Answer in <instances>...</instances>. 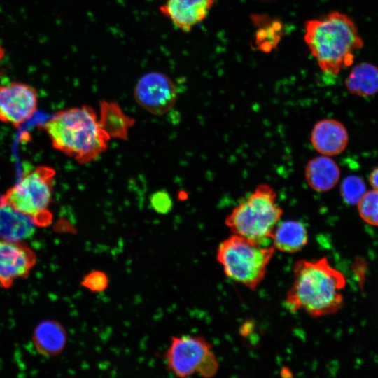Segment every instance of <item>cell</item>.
<instances>
[{
	"instance_id": "obj_1",
	"label": "cell",
	"mask_w": 378,
	"mask_h": 378,
	"mask_svg": "<svg viewBox=\"0 0 378 378\" xmlns=\"http://www.w3.org/2000/svg\"><path fill=\"white\" fill-rule=\"evenodd\" d=\"M293 277L285 298L286 308L290 312H303L318 318L335 314L344 305L346 278L326 257L297 260Z\"/></svg>"
},
{
	"instance_id": "obj_2",
	"label": "cell",
	"mask_w": 378,
	"mask_h": 378,
	"mask_svg": "<svg viewBox=\"0 0 378 378\" xmlns=\"http://www.w3.org/2000/svg\"><path fill=\"white\" fill-rule=\"evenodd\" d=\"M304 28V41L310 53L320 69L330 76L350 67L356 53L364 46L355 22L337 10L307 20Z\"/></svg>"
},
{
	"instance_id": "obj_3",
	"label": "cell",
	"mask_w": 378,
	"mask_h": 378,
	"mask_svg": "<svg viewBox=\"0 0 378 378\" xmlns=\"http://www.w3.org/2000/svg\"><path fill=\"white\" fill-rule=\"evenodd\" d=\"M42 127L55 148L81 164L95 160L110 139L94 109L87 105L59 111Z\"/></svg>"
},
{
	"instance_id": "obj_4",
	"label": "cell",
	"mask_w": 378,
	"mask_h": 378,
	"mask_svg": "<svg viewBox=\"0 0 378 378\" xmlns=\"http://www.w3.org/2000/svg\"><path fill=\"white\" fill-rule=\"evenodd\" d=\"M282 214L274 189L267 183H260L232 210L225 223L233 234L259 245L270 246Z\"/></svg>"
},
{
	"instance_id": "obj_5",
	"label": "cell",
	"mask_w": 378,
	"mask_h": 378,
	"mask_svg": "<svg viewBox=\"0 0 378 378\" xmlns=\"http://www.w3.org/2000/svg\"><path fill=\"white\" fill-rule=\"evenodd\" d=\"M276 249L231 234L218 246L216 259L230 279L254 290L263 281Z\"/></svg>"
},
{
	"instance_id": "obj_6",
	"label": "cell",
	"mask_w": 378,
	"mask_h": 378,
	"mask_svg": "<svg viewBox=\"0 0 378 378\" xmlns=\"http://www.w3.org/2000/svg\"><path fill=\"white\" fill-rule=\"evenodd\" d=\"M55 171L38 166L25 174L0 197V206L8 205L29 217L35 225H48L52 220L49 206L52 200Z\"/></svg>"
},
{
	"instance_id": "obj_7",
	"label": "cell",
	"mask_w": 378,
	"mask_h": 378,
	"mask_svg": "<svg viewBox=\"0 0 378 378\" xmlns=\"http://www.w3.org/2000/svg\"><path fill=\"white\" fill-rule=\"evenodd\" d=\"M164 358L168 370L181 378L195 373L210 378L219 368L211 344L200 335L172 337Z\"/></svg>"
},
{
	"instance_id": "obj_8",
	"label": "cell",
	"mask_w": 378,
	"mask_h": 378,
	"mask_svg": "<svg viewBox=\"0 0 378 378\" xmlns=\"http://www.w3.org/2000/svg\"><path fill=\"white\" fill-rule=\"evenodd\" d=\"M134 98L144 109L154 115H162L176 103L177 91L172 80L159 71L142 76L134 88Z\"/></svg>"
},
{
	"instance_id": "obj_9",
	"label": "cell",
	"mask_w": 378,
	"mask_h": 378,
	"mask_svg": "<svg viewBox=\"0 0 378 378\" xmlns=\"http://www.w3.org/2000/svg\"><path fill=\"white\" fill-rule=\"evenodd\" d=\"M37 96L36 90L24 83L0 85V120L18 127L36 112Z\"/></svg>"
},
{
	"instance_id": "obj_10",
	"label": "cell",
	"mask_w": 378,
	"mask_h": 378,
	"mask_svg": "<svg viewBox=\"0 0 378 378\" xmlns=\"http://www.w3.org/2000/svg\"><path fill=\"white\" fill-rule=\"evenodd\" d=\"M36 261L34 251L22 241L0 240V286L9 288L27 276Z\"/></svg>"
},
{
	"instance_id": "obj_11",
	"label": "cell",
	"mask_w": 378,
	"mask_h": 378,
	"mask_svg": "<svg viewBox=\"0 0 378 378\" xmlns=\"http://www.w3.org/2000/svg\"><path fill=\"white\" fill-rule=\"evenodd\" d=\"M216 0H166L160 6L161 13L173 24L184 32H188L203 21Z\"/></svg>"
},
{
	"instance_id": "obj_12",
	"label": "cell",
	"mask_w": 378,
	"mask_h": 378,
	"mask_svg": "<svg viewBox=\"0 0 378 378\" xmlns=\"http://www.w3.org/2000/svg\"><path fill=\"white\" fill-rule=\"evenodd\" d=\"M310 141L318 153L333 156L345 150L349 142V133L340 121L333 118H325L314 125Z\"/></svg>"
},
{
	"instance_id": "obj_13",
	"label": "cell",
	"mask_w": 378,
	"mask_h": 378,
	"mask_svg": "<svg viewBox=\"0 0 378 378\" xmlns=\"http://www.w3.org/2000/svg\"><path fill=\"white\" fill-rule=\"evenodd\" d=\"M304 177L314 190L327 192L338 183L340 169L330 156L321 155L308 161L304 169Z\"/></svg>"
},
{
	"instance_id": "obj_14",
	"label": "cell",
	"mask_w": 378,
	"mask_h": 378,
	"mask_svg": "<svg viewBox=\"0 0 378 378\" xmlns=\"http://www.w3.org/2000/svg\"><path fill=\"white\" fill-rule=\"evenodd\" d=\"M308 239L307 230L302 223L288 220L279 221L275 227L272 245L276 250L293 253L304 248Z\"/></svg>"
},
{
	"instance_id": "obj_15",
	"label": "cell",
	"mask_w": 378,
	"mask_h": 378,
	"mask_svg": "<svg viewBox=\"0 0 378 378\" xmlns=\"http://www.w3.org/2000/svg\"><path fill=\"white\" fill-rule=\"evenodd\" d=\"M32 339L39 353L47 356H55L64 349L67 337L66 330L59 323L48 320L36 327Z\"/></svg>"
},
{
	"instance_id": "obj_16",
	"label": "cell",
	"mask_w": 378,
	"mask_h": 378,
	"mask_svg": "<svg viewBox=\"0 0 378 378\" xmlns=\"http://www.w3.org/2000/svg\"><path fill=\"white\" fill-rule=\"evenodd\" d=\"M345 87L351 94L370 97L378 93V66L362 62L353 66L345 79Z\"/></svg>"
},
{
	"instance_id": "obj_17",
	"label": "cell",
	"mask_w": 378,
	"mask_h": 378,
	"mask_svg": "<svg viewBox=\"0 0 378 378\" xmlns=\"http://www.w3.org/2000/svg\"><path fill=\"white\" fill-rule=\"evenodd\" d=\"M35 224L27 216L8 205L0 206V238L21 241L31 236Z\"/></svg>"
},
{
	"instance_id": "obj_18",
	"label": "cell",
	"mask_w": 378,
	"mask_h": 378,
	"mask_svg": "<svg viewBox=\"0 0 378 378\" xmlns=\"http://www.w3.org/2000/svg\"><path fill=\"white\" fill-rule=\"evenodd\" d=\"M98 121L109 138L121 139L127 138L129 129L134 124V120L127 115L118 103L106 100L100 102V118Z\"/></svg>"
},
{
	"instance_id": "obj_19",
	"label": "cell",
	"mask_w": 378,
	"mask_h": 378,
	"mask_svg": "<svg viewBox=\"0 0 378 378\" xmlns=\"http://www.w3.org/2000/svg\"><path fill=\"white\" fill-rule=\"evenodd\" d=\"M366 191L365 182L356 175L344 178L340 186L341 196L345 203L349 205H356Z\"/></svg>"
},
{
	"instance_id": "obj_20",
	"label": "cell",
	"mask_w": 378,
	"mask_h": 378,
	"mask_svg": "<svg viewBox=\"0 0 378 378\" xmlns=\"http://www.w3.org/2000/svg\"><path fill=\"white\" fill-rule=\"evenodd\" d=\"M360 217L372 226L378 227V191H366L356 204Z\"/></svg>"
},
{
	"instance_id": "obj_21",
	"label": "cell",
	"mask_w": 378,
	"mask_h": 378,
	"mask_svg": "<svg viewBox=\"0 0 378 378\" xmlns=\"http://www.w3.org/2000/svg\"><path fill=\"white\" fill-rule=\"evenodd\" d=\"M80 284L91 292H102L108 287V278L105 272L94 270L85 274Z\"/></svg>"
},
{
	"instance_id": "obj_22",
	"label": "cell",
	"mask_w": 378,
	"mask_h": 378,
	"mask_svg": "<svg viewBox=\"0 0 378 378\" xmlns=\"http://www.w3.org/2000/svg\"><path fill=\"white\" fill-rule=\"evenodd\" d=\"M150 201L152 208L159 214H167L173 206L172 200L165 190H159L153 193Z\"/></svg>"
},
{
	"instance_id": "obj_23",
	"label": "cell",
	"mask_w": 378,
	"mask_h": 378,
	"mask_svg": "<svg viewBox=\"0 0 378 378\" xmlns=\"http://www.w3.org/2000/svg\"><path fill=\"white\" fill-rule=\"evenodd\" d=\"M368 180L372 188L378 191V167L370 172Z\"/></svg>"
},
{
	"instance_id": "obj_24",
	"label": "cell",
	"mask_w": 378,
	"mask_h": 378,
	"mask_svg": "<svg viewBox=\"0 0 378 378\" xmlns=\"http://www.w3.org/2000/svg\"><path fill=\"white\" fill-rule=\"evenodd\" d=\"M6 55L4 48L0 45V62L4 58Z\"/></svg>"
}]
</instances>
